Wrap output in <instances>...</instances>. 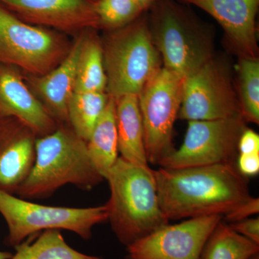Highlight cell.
I'll use <instances>...</instances> for the list:
<instances>
[{
    "label": "cell",
    "instance_id": "1",
    "mask_svg": "<svg viewBox=\"0 0 259 259\" xmlns=\"http://www.w3.org/2000/svg\"><path fill=\"white\" fill-rule=\"evenodd\" d=\"M158 202L168 221L225 215L251 197L236 163L153 170Z\"/></svg>",
    "mask_w": 259,
    "mask_h": 259
},
{
    "label": "cell",
    "instance_id": "2",
    "mask_svg": "<svg viewBox=\"0 0 259 259\" xmlns=\"http://www.w3.org/2000/svg\"><path fill=\"white\" fill-rule=\"evenodd\" d=\"M104 180L90 157L86 141L71 127L60 126L37 138L34 166L15 194L22 199H42L68 184L91 190Z\"/></svg>",
    "mask_w": 259,
    "mask_h": 259
},
{
    "label": "cell",
    "instance_id": "3",
    "mask_svg": "<svg viewBox=\"0 0 259 259\" xmlns=\"http://www.w3.org/2000/svg\"><path fill=\"white\" fill-rule=\"evenodd\" d=\"M153 171L119 156L105 179L110 190L107 221L126 246L169 223L160 207Z\"/></svg>",
    "mask_w": 259,
    "mask_h": 259
},
{
    "label": "cell",
    "instance_id": "4",
    "mask_svg": "<svg viewBox=\"0 0 259 259\" xmlns=\"http://www.w3.org/2000/svg\"><path fill=\"white\" fill-rule=\"evenodd\" d=\"M150 9V32L163 67L184 79L213 58L208 28L186 7L156 0Z\"/></svg>",
    "mask_w": 259,
    "mask_h": 259
},
{
    "label": "cell",
    "instance_id": "5",
    "mask_svg": "<svg viewBox=\"0 0 259 259\" xmlns=\"http://www.w3.org/2000/svg\"><path fill=\"white\" fill-rule=\"evenodd\" d=\"M102 49L106 92L115 100L126 95L139 96L163 66L150 32L148 15H140L117 29Z\"/></svg>",
    "mask_w": 259,
    "mask_h": 259
},
{
    "label": "cell",
    "instance_id": "6",
    "mask_svg": "<svg viewBox=\"0 0 259 259\" xmlns=\"http://www.w3.org/2000/svg\"><path fill=\"white\" fill-rule=\"evenodd\" d=\"M0 214L8 227L7 244L16 246L28 237L47 230H66L85 240L94 226L107 221L106 206L76 208L29 202L0 190Z\"/></svg>",
    "mask_w": 259,
    "mask_h": 259
},
{
    "label": "cell",
    "instance_id": "7",
    "mask_svg": "<svg viewBox=\"0 0 259 259\" xmlns=\"http://www.w3.org/2000/svg\"><path fill=\"white\" fill-rule=\"evenodd\" d=\"M182 86L183 78L162 66L138 96L148 163L159 165L175 150L174 126L182 104Z\"/></svg>",
    "mask_w": 259,
    "mask_h": 259
},
{
    "label": "cell",
    "instance_id": "8",
    "mask_svg": "<svg viewBox=\"0 0 259 259\" xmlns=\"http://www.w3.org/2000/svg\"><path fill=\"white\" fill-rule=\"evenodd\" d=\"M64 40L34 26L0 5V64L44 76L67 55Z\"/></svg>",
    "mask_w": 259,
    "mask_h": 259
},
{
    "label": "cell",
    "instance_id": "9",
    "mask_svg": "<svg viewBox=\"0 0 259 259\" xmlns=\"http://www.w3.org/2000/svg\"><path fill=\"white\" fill-rule=\"evenodd\" d=\"M243 117L188 121L185 139L160 162L168 169L236 163L238 143L246 127Z\"/></svg>",
    "mask_w": 259,
    "mask_h": 259
},
{
    "label": "cell",
    "instance_id": "10",
    "mask_svg": "<svg viewBox=\"0 0 259 259\" xmlns=\"http://www.w3.org/2000/svg\"><path fill=\"white\" fill-rule=\"evenodd\" d=\"M241 116L231 73L221 61L212 58L184 78L179 119L213 120Z\"/></svg>",
    "mask_w": 259,
    "mask_h": 259
},
{
    "label": "cell",
    "instance_id": "11",
    "mask_svg": "<svg viewBox=\"0 0 259 259\" xmlns=\"http://www.w3.org/2000/svg\"><path fill=\"white\" fill-rule=\"evenodd\" d=\"M222 219V215L214 214L168 223L126 246V259H199L209 236Z\"/></svg>",
    "mask_w": 259,
    "mask_h": 259
},
{
    "label": "cell",
    "instance_id": "12",
    "mask_svg": "<svg viewBox=\"0 0 259 259\" xmlns=\"http://www.w3.org/2000/svg\"><path fill=\"white\" fill-rule=\"evenodd\" d=\"M94 0H0V5L28 23L66 32L100 27Z\"/></svg>",
    "mask_w": 259,
    "mask_h": 259
},
{
    "label": "cell",
    "instance_id": "13",
    "mask_svg": "<svg viewBox=\"0 0 259 259\" xmlns=\"http://www.w3.org/2000/svg\"><path fill=\"white\" fill-rule=\"evenodd\" d=\"M217 20L240 57L258 58L256 16L259 0H180Z\"/></svg>",
    "mask_w": 259,
    "mask_h": 259
},
{
    "label": "cell",
    "instance_id": "14",
    "mask_svg": "<svg viewBox=\"0 0 259 259\" xmlns=\"http://www.w3.org/2000/svg\"><path fill=\"white\" fill-rule=\"evenodd\" d=\"M36 135L13 117L0 118V190L15 194L35 160Z\"/></svg>",
    "mask_w": 259,
    "mask_h": 259
},
{
    "label": "cell",
    "instance_id": "15",
    "mask_svg": "<svg viewBox=\"0 0 259 259\" xmlns=\"http://www.w3.org/2000/svg\"><path fill=\"white\" fill-rule=\"evenodd\" d=\"M13 68L0 64V118L16 119L38 137L50 134L57 127L55 120Z\"/></svg>",
    "mask_w": 259,
    "mask_h": 259
},
{
    "label": "cell",
    "instance_id": "16",
    "mask_svg": "<svg viewBox=\"0 0 259 259\" xmlns=\"http://www.w3.org/2000/svg\"><path fill=\"white\" fill-rule=\"evenodd\" d=\"M85 36L76 40L62 61L35 81V88L54 120L68 122L67 107L74 93L78 63Z\"/></svg>",
    "mask_w": 259,
    "mask_h": 259
},
{
    "label": "cell",
    "instance_id": "17",
    "mask_svg": "<svg viewBox=\"0 0 259 259\" xmlns=\"http://www.w3.org/2000/svg\"><path fill=\"white\" fill-rule=\"evenodd\" d=\"M118 152L136 166L149 168L145 149L144 126L137 95L115 100Z\"/></svg>",
    "mask_w": 259,
    "mask_h": 259
},
{
    "label": "cell",
    "instance_id": "18",
    "mask_svg": "<svg viewBox=\"0 0 259 259\" xmlns=\"http://www.w3.org/2000/svg\"><path fill=\"white\" fill-rule=\"evenodd\" d=\"M90 157L99 173L106 179L119 158L115 100L110 97L105 110L87 141Z\"/></svg>",
    "mask_w": 259,
    "mask_h": 259
},
{
    "label": "cell",
    "instance_id": "19",
    "mask_svg": "<svg viewBox=\"0 0 259 259\" xmlns=\"http://www.w3.org/2000/svg\"><path fill=\"white\" fill-rule=\"evenodd\" d=\"M259 252V244L238 234L221 220L204 245L199 259H249Z\"/></svg>",
    "mask_w": 259,
    "mask_h": 259
},
{
    "label": "cell",
    "instance_id": "20",
    "mask_svg": "<svg viewBox=\"0 0 259 259\" xmlns=\"http://www.w3.org/2000/svg\"><path fill=\"white\" fill-rule=\"evenodd\" d=\"M15 248L16 252L10 259H102L71 248L65 241L60 230L42 231L34 241L29 238Z\"/></svg>",
    "mask_w": 259,
    "mask_h": 259
},
{
    "label": "cell",
    "instance_id": "21",
    "mask_svg": "<svg viewBox=\"0 0 259 259\" xmlns=\"http://www.w3.org/2000/svg\"><path fill=\"white\" fill-rule=\"evenodd\" d=\"M110 96L105 92L74 93L67 107L68 122L75 134L88 141L105 110Z\"/></svg>",
    "mask_w": 259,
    "mask_h": 259
},
{
    "label": "cell",
    "instance_id": "22",
    "mask_svg": "<svg viewBox=\"0 0 259 259\" xmlns=\"http://www.w3.org/2000/svg\"><path fill=\"white\" fill-rule=\"evenodd\" d=\"M103 49L95 37H84L78 63L74 93L106 92Z\"/></svg>",
    "mask_w": 259,
    "mask_h": 259
},
{
    "label": "cell",
    "instance_id": "23",
    "mask_svg": "<svg viewBox=\"0 0 259 259\" xmlns=\"http://www.w3.org/2000/svg\"><path fill=\"white\" fill-rule=\"evenodd\" d=\"M239 102L245 121L259 122V61L258 58L240 57L238 64Z\"/></svg>",
    "mask_w": 259,
    "mask_h": 259
},
{
    "label": "cell",
    "instance_id": "24",
    "mask_svg": "<svg viewBox=\"0 0 259 259\" xmlns=\"http://www.w3.org/2000/svg\"><path fill=\"white\" fill-rule=\"evenodd\" d=\"M95 8L100 27L108 29L125 27L144 12L135 0H95Z\"/></svg>",
    "mask_w": 259,
    "mask_h": 259
},
{
    "label": "cell",
    "instance_id": "25",
    "mask_svg": "<svg viewBox=\"0 0 259 259\" xmlns=\"http://www.w3.org/2000/svg\"><path fill=\"white\" fill-rule=\"evenodd\" d=\"M259 212V199L250 197L244 202L238 204L234 209L223 216L225 222L233 223L244 221Z\"/></svg>",
    "mask_w": 259,
    "mask_h": 259
},
{
    "label": "cell",
    "instance_id": "26",
    "mask_svg": "<svg viewBox=\"0 0 259 259\" xmlns=\"http://www.w3.org/2000/svg\"><path fill=\"white\" fill-rule=\"evenodd\" d=\"M233 231L259 244V219L248 218L239 222L230 223Z\"/></svg>",
    "mask_w": 259,
    "mask_h": 259
},
{
    "label": "cell",
    "instance_id": "27",
    "mask_svg": "<svg viewBox=\"0 0 259 259\" xmlns=\"http://www.w3.org/2000/svg\"><path fill=\"white\" fill-rule=\"evenodd\" d=\"M236 164L237 169L243 176H255L259 172V153H239Z\"/></svg>",
    "mask_w": 259,
    "mask_h": 259
},
{
    "label": "cell",
    "instance_id": "28",
    "mask_svg": "<svg viewBox=\"0 0 259 259\" xmlns=\"http://www.w3.org/2000/svg\"><path fill=\"white\" fill-rule=\"evenodd\" d=\"M239 153H259V136L251 129L245 128L238 143Z\"/></svg>",
    "mask_w": 259,
    "mask_h": 259
},
{
    "label": "cell",
    "instance_id": "29",
    "mask_svg": "<svg viewBox=\"0 0 259 259\" xmlns=\"http://www.w3.org/2000/svg\"><path fill=\"white\" fill-rule=\"evenodd\" d=\"M139 5L140 8L143 10V11L147 10L151 8V5L156 1V0H135Z\"/></svg>",
    "mask_w": 259,
    "mask_h": 259
},
{
    "label": "cell",
    "instance_id": "30",
    "mask_svg": "<svg viewBox=\"0 0 259 259\" xmlns=\"http://www.w3.org/2000/svg\"><path fill=\"white\" fill-rule=\"evenodd\" d=\"M12 255L13 254L10 252L0 251V259H10Z\"/></svg>",
    "mask_w": 259,
    "mask_h": 259
},
{
    "label": "cell",
    "instance_id": "31",
    "mask_svg": "<svg viewBox=\"0 0 259 259\" xmlns=\"http://www.w3.org/2000/svg\"><path fill=\"white\" fill-rule=\"evenodd\" d=\"M249 259H259L258 253H257V254H255L254 255H253V256H252L251 258H250Z\"/></svg>",
    "mask_w": 259,
    "mask_h": 259
},
{
    "label": "cell",
    "instance_id": "32",
    "mask_svg": "<svg viewBox=\"0 0 259 259\" xmlns=\"http://www.w3.org/2000/svg\"><path fill=\"white\" fill-rule=\"evenodd\" d=\"M94 1H95V0H94Z\"/></svg>",
    "mask_w": 259,
    "mask_h": 259
}]
</instances>
